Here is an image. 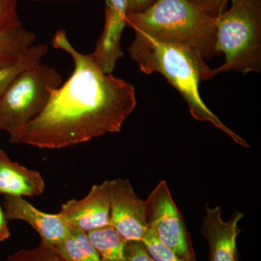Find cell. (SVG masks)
<instances>
[{
	"instance_id": "obj_3",
	"label": "cell",
	"mask_w": 261,
	"mask_h": 261,
	"mask_svg": "<svg viewBox=\"0 0 261 261\" xmlns=\"http://www.w3.org/2000/svg\"><path fill=\"white\" fill-rule=\"evenodd\" d=\"M216 17L191 0H157L141 13H128L127 27L135 33L197 49L205 60L218 56Z\"/></svg>"
},
{
	"instance_id": "obj_14",
	"label": "cell",
	"mask_w": 261,
	"mask_h": 261,
	"mask_svg": "<svg viewBox=\"0 0 261 261\" xmlns=\"http://www.w3.org/2000/svg\"><path fill=\"white\" fill-rule=\"evenodd\" d=\"M90 243L102 261H126L127 241L111 226L87 233Z\"/></svg>"
},
{
	"instance_id": "obj_18",
	"label": "cell",
	"mask_w": 261,
	"mask_h": 261,
	"mask_svg": "<svg viewBox=\"0 0 261 261\" xmlns=\"http://www.w3.org/2000/svg\"><path fill=\"white\" fill-rule=\"evenodd\" d=\"M142 243L155 261H187L161 243L150 230L148 229Z\"/></svg>"
},
{
	"instance_id": "obj_16",
	"label": "cell",
	"mask_w": 261,
	"mask_h": 261,
	"mask_svg": "<svg viewBox=\"0 0 261 261\" xmlns=\"http://www.w3.org/2000/svg\"><path fill=\"white\" fill-rule=\"evenodd\" d=\"M48 50L49 47L47 44H34L17 64L0 69V97L19 73L33 65L42 63L41 61Z\"/></svg>"
},
{
	"instance_id": "obj_10",
	"label": "cell",
	"mask_w": 261,
	"mask_h": 261,
	"mask_svg": "<svg viewBox=\"0 0 261 261\" xmlns=\"http://www.w3.org/2000/svg\"><path fill=\"white\" fill-rule=\"evenodd\" d=\"M106 19L102 35L91 53L94 61L104 73H112L117 62L123 57L121 36L127 27L128 0H104Z\"/></svg>"
},
{
	"instance_id": "obj_17",
	"label": "cell",
	"mask_w": 261,
	"mask_h": 261,
	"mask_svg": "<svg viewBox=\"0 0 261 261\" xmlns=\"http://www.w3.org/2000/svg\"><path fill=\"white\" fill-rule=\"evenodd\" d=\"M4 261H66L50 245L41 241L33 249H22L8 255Z\"/></svg>"
},
{
	"instance_id": "obj_12",
	"label": "cell",
	"mask_w": 261,
	"mask_h": 261,
	"mask_svg": "<svg viewBox=\"0 0 261 261\" xmlns=\"http://www.w3.org/2000/svg\"><path fill=\"white\" fill-rule=\"evenodd\" d=\"M44 190L45 182L39 171L12 161L0 149V195L34 197Z\"/></svg>"
},
{
	"instance_id": "obj_21",
	"label": "cell",
	"mask_w": 261,
	"mask_h": 261,
	"mask_svg": "<svg viewBox=\"0 0 261 261\" xmlns=\"http://www.w3.org/2000/svg\"><path fill=\"white\" fill-rule=\"evenodd\" d=\"M157 0H128V13H141L149 9Z\"/></svg>"
},
{
	"instance_id": "obj_9",
	"label": "cell",
	"mask_w": 261,
	"mask_h": 261,
	"mask_svg": "<svg viewBox=\"0 0 261 261\" xmlns=\"http://www.w3.org/2000/svg\"><path fill=\"white\" fill-rule=\"evenodd\" d=\"M221 214L220 206L211 208L205 204L200 233L208 243L210 261H238V224L244 214L236 211L228 221Z\"/></svg>"
},
{
	"instance_id": "obj_24",
	"label": "cell",
	"mask_w": 261,
	"mask_h": 261,
	"mask_svg": "<svg viewBox=\"0 0 261 261\" xmlns=\"http://www.w3.org/2000/svg\"><path fill=\"white\" fill-rule=\"evenodd\" d=\"M191 1L193 2V3H196V4L200 5H201V6L204 7V8H205V9L207 10V5H208L209 0H191Z\"/></svg>"
},
{
	"instance_id": "obj_15",
	"label": "cell",
	"mask_w": 261,
	"mask_h": 261,
	"mask_svg": "<svg viewBox=\"0 0 261 261\" xmlns=\"http://www.w3.org/2000/svg\"><path fill=\"white\" fill-rule=\"evenodd\" d=\"M66 261H102L89 241L87 233L75 228L55 246H51Z\"/></svg>"
},
{
	"instance_id": "obj_2",
	"label": "cell",
	"mask_w": 261,
	"mask_h": 261,
	"mask_svg": "<svg viewBox=\"0 0 261 261\" xmlns=\"http://www.w3.org/2000/svg\"><path fill=\"white\" fill-rule=\"evenodd\" d=\"M135 34L128 53L141 71L162 74L181 94L195 119L212 123L235 143L248 148L246 141L224 125L202 101L199 87L201 82L212 79V69L200 53L188 46L160 42L148 36Z\"/></svg>"
},
{
	"instance_id": "obj_13",
	"label": "cell",
	"mask_w": 261,
	"mask_h": 261,
	"mask_svg": "<svg viewBox=\"0 0 261 261\" xmlns=\"http://www.w3.org/2000/svg\"><path fill=\"white\" fill-rule=\"evenodd\" d=\"M36 34L22 23L0 29V69L18 63L35 42Z\"/></svg>"
},
{
	"instance_id": "obj_20",
	"label": "cell",
	"mask_w": 261,
	"mask_h": 261,
	"mask_svg": "<svg viewBox=\"0 0 261 261\" xmlns=\"http://www.w3.org/2000/svg\"><path fill=\"white\" fill-rule=\"evenodd\" d=\"M126 261H155L141 242H127Z\"/></svg>"
},
{
	"instance_id": "obj_8",
	"label": "cell",
	"mask_w": 261,
	"mask_h": 261,
	"mask_svg": "<svg viewBox=\"0 0 261 261\" xmlns=\"http://www.w3.org/2000/svg\"><path fill=\"white\" fill-rule=\"evenodd\" d=\"M110 181L94 185L84 198L63 203L59 214L70 227L87 233L110 226Z\"/></svg>"
},
{
	"instance_id": "obj_11",
	"label": "cell",
	"mask_w": 261,
	"mask_h": 261,
	"mask_svg": "<svg viewBox=\"0 0 261 261\" xmlns=\"http://www.w3.org/2000/svg\"><path fill=\"white\" fill-rule=\"evenodd\" d=\"M3 211L8 221H24L41 238V241L50 246L61 243L70 232V226L61 215L46 214L38 210L23 197L5 196Z\"/></svg>"
},
{
	"instance_id": "obj_23",
	"label": "cell",
	"mask_w": 261,
	"mask_h": 261,
	"mask_svg": "<svg viewBox=\"0 0 261 261\" xmlns=\"http://www.w3.org/2000/svg\"><path fill=\"white\" fill-rule=\"evenodd\" d=\"M228 0H209L207 10L216 17L222 13L227 5Z\"/></svg>"
},
{
	"instance_id": "obj_6",
	"label": "cell",
	"mask_w": 261,
	"mask_h": 261,
	"mask_svg": "<svg viewBox=\"0 0 261 261\" xmlns=\"http://www.w3.org/2000/svg\"><path fill=\"white\" fill-rule=\"evenodd\" d=\"M146 222L156 238L187 261H197L185 220L166 181L159 182L145 200Z\"/></svg>"
},
{
	"instance_id": "obj_7",
	"label": "cell",
	"mask_w": 261,
	"mask_h": 261,
	"mask_svg": "<svg viewBox=\"0 0 261 261\" xmlns=\"http://www.w3.org/2000/svg\"><path fill=\"white\" fill-rule=\"evenodd\" d=\"M111 181L110 226L127 242H141L148 231L145 200H141L128 180Z\"/></svg>"
},
{
	"instance_id": "obj_22",
	"label": "cell",
	"mask_w": 261,
	"mask_h": 261,
	"mask_svg": "<svg viewBox=\"0 0 261 261\" xmlns=\"http://www.w3.org/2000/svg\"><path fill=\"white\" fill-rule=\"evenodd\" d=\"M8 221L5 217L3 207L0 205V243L6 241L11 236V231L8 226Z\"/></svg>"
},
{
	"instance_id": "obj_1",
	"label": "cell",
	"mask_w": 261,
	"mask_h": 261,
	"mask_svg": "<svg viewBox=\"0 0 261 261\" xmlns=\"http://www.w3.org/2000/svg\"><path fill=\"white\" fill-rule=\"evenodd\" d=\"M51 45L70 55L74 70L53 89L46 107L29 123L22 144L58 149L121 132L137 106L134 86L104 73L91 54L72 45L63 29L54 34Z\"/></svg>"
},
{
	"instance_id": "obj_19",
	"label": "cell",
	"mask_w": 261,
	"mask_h": 261,
	"mask_svg": "<svg viewBox=\"0 0 261 261\" xmlns=\"http://www.w3.org/2000/svg\"><path fill=\"white\" fill-rule=\"evenodd\" d=\"M21 23L17 10V0H0V29Z\"/></svg>"
},
{
	"instance_id": "obj_25",
	"label": "cell",
	"mask_w": 261,
	"mask_h": 261,
	"mask_svg": "<svg viewBox=\"0 0 261 261\" xmlns=\"http://www.w3.org/2000/svg\"><path fill=\"white\" fill-rule=\"evenodd\" d=\"M33 1H45V0H33ZM47 1H70V0H47Z\"/></svg>"
},
{
	"instance_id": "obj_5",
	"label": "cell",
	"mask_w": 261,
	"mask_h": 261,
	"mask_svg": "<svg viewBox=\"0 0 261 261\" xmlns=\"http://www.w3.org/2000/svg\"><path fill=\"white\" fill-rule=\"evenodd\" d=\"M63 84L59 72L40 63L23 70L0 97V130L10 143L22 144L29 123L47 106L53 89Z\"/></svg>"
},
{
	"instance_id": "obj_4",
	"label": "cell",
	"mask_w": 261,
	"mask_h": 261,
	"mask_svg": "<svg viewBox=\"0 0 261 261\" xmlns=\"http://www.w3.org/2000/svg\"><path fill=\"white\" fill-rule=\"evenodd\" d=\"M216 50L224 64L211 70L246 75L261 70V0H231V8L216 17Z\"/></svg>"
}]
</instances>
